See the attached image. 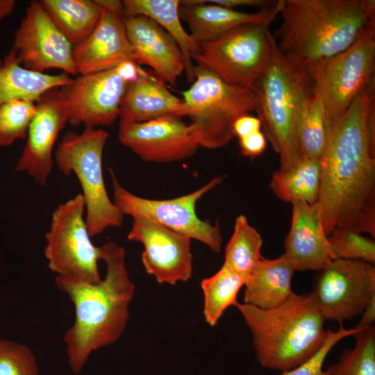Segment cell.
<instances>
[{
	"label": "cell",
	"mask_w": 375,
	"mask_h": 375,
	"mask_svg": "<svg viewBox=\"0 0 375 375\" xmlns=\"http://www.w3.org/2000/svg\"><path fill=\"white\" fill-rule=\"evenodd\" d=\"M262 243L260 234L250 225L247 218L238 215L225 249L224 264L243 278L246 283L251 272L262 258Z\"/></svg>",
	"instance_id": "f1b7e54d"
},
{
	"label": "cell",
	"mask_w": 375,
	"mask_h": 375,
	"mask_svg": "<svg viewBox=\"0 0 375 375\" xmlns=\"http://www.w3.org/2000/svg\"><path fill=\"white\" fill-rule=\"evenodd\" d=\"M244 285V278L224 264L215 274L201 281L203 315L210 326H215L228 307L235 306L238 294Z\"/></svg>",
	"instance_id": "f546056e"
},
{
	"label": "cell",
	"mask_w": 375,
	"mask_h": 375,
	"mask_svg": "<svg viewBox=\"0 0 375 375\" xmlns=\"http://www.w3.org/2000/svg\"><path fill=\"white\" fill-rule=\"evenodd\" d=\"M133 60L150 67L164 83L176 86L185 70L181 49L174 38L151 19L136 15L123 17Z\"/></svg>",
	"instance_id": "ac0fdd59"
},
{
	"label": "cell",
	"mask_w": 375,
	"mask_h": 375,
	"mask_svg": "<svg viewBox=\"0 0 375 375\" xmlns=\"http://www.w3.org/2000/svg\"><path fill=\"white\" fill-rule=\"evenodd\" d=\"M73 48L40 1H31L9 52L22 67L32 72L44 73L50 69H58L67 74H76Z\"/></svg>",
	"instance_id": "4fadbf2b"
},
{
	"label": "cell",
	"mask_w": 375,
	"mask_h": 375,
	"mask_svg": "<svg viewBox=\"0 0 375 375\" xmlns=\"http://www.w3.org/2000/svg\"><path fill=\"white\" fill-rule=\"evenodd\" d=\"M324 320L340 324L361 314L375 296V267L362 260L336 258L319 271L310 293Z\"/></svg>",
	"instance_id": "7c38bea8"
},
{
	"label": "cell",
	"mask_w": 375,
	"mask_h": 375,
	"mask_svg": "<svg viewBox=\"0 0 375 375\" xmlns=\"http://www.w3.org/2000/svg\"><path fill=\"white\" fill-rule=\"evenodd\" d=\"M374 66L375 28L365 31L344 51L303 66L322 99L327 123L338 119L374 81Z\"/></svg>",
	"instance_id": "9c48e42d"
},
{
	"label": "cell",
	"mask_w": 375,
	"mask_h": 375,
	"mask_svg": "<svg viewBox=\"0 0 375 375\" xmlns=\"http://www.w3.org/2000/svg\"><path fill=\"white\" fill-rule=\"evenodd\" d=\"M187 115L183 98L173 94L163 81L144 72L137 81L128 84L120 104L119 118L120 124H130Z\"/></svg>",
	"instance_id": "7402d4cb"
},
{
	"label": "cell",
	"mask_w": 375,
	"mask_h": 375,
	"mask_svg": "<svg viewBox=\"0 0 375 375\" xmlns=\"http://www.w3.org/2000/svg\"><path fill=\"white\" fill-rule=\"evenodd\" d=\"M328 123L320 95L312 88L302 101L297 124L300 158H322L327 141Z\"/></svg>",
	"instance_id": "83f0119b"
},
{
	"label": "cell",
	"mask_w": 375,
	"mask_h": 375,
	"mask_svg": "<svg viewBox=\"0 0 375 375\" xmlns=\"http://www.w3.org/2000/svg\"><path fill=\"white\" fill-rule=\"evenodd\" d=\"M0 375H40L37 360L31 348L0 339Z\"/></svg>",
	"instance_id": "836d02e7"
},
{
	"label": "cell",
	"mask_w": 375,
	"mask_h": 375,
	"mask_svg": "<svg viewBox=\"0 0 375 375\" xmlns=\"http://www.w3.org/2000/svg\"><path fill=\"white\" fill-rule=\"evenodd\" d=\"M15 4V0H0V23L12 13Z\"/></svg>",
	"instance_id": "b9f144b4"
},
{
	"label": "cell",
	"mask_w": 375,
	"mask_h": 375,
	"mask_svg": "<svg viewBox=\"0 0 375 375\" xmlns=\"http://www.w3.org/2000/svg\"><path fill=\"white\" fill-rule=\"evenodd\" d=\"M35 112L32 100L14 99L0 104V145L7 147L26 138Z\"/></svg>",
	"instance_id": "1f68e13d"
},
{
	"label": "cell",
	"mask_w": 375,
	"mask_h": 375,
	"mask_svg": "<svg viewBox=\"0 0 375 375\" xmlns=\"http://www.w3.org/2000/svg\"><path fill=\"white\" fill-rule=\"evenodd\" d=\"M311 88L304 67L289 60L274 39L255 92L258 117L266 139L279 156L280 169H290L301 159L297 142V119Z\"/></svg>",
	"instance_id": "5b68a950"
},
{
	"label": "cell",
	"mask_w": 375,
	"mask_h": 375,
	"mask_svg": "<svg viewBox=\"0 0 375 375\" xmlns=\"http://www.w3.org/2000/svg\"><path fill=\"white\" fill-rule=\"evenodd\" d=\"M179 15L198 43L215 40L232 29L249 23L272 22L281 12L283 0L256 13L238 11L207 2L206 0L180 1Z\"/></svg>",
	"instance_id": "44dd1931"
},
{
	"label": "cell",
	"mask_w": 375,
	"mask_h": 375,
	"mask_svg": "<svg viewBox=\"0 0 375 375\" xmlns=\"http://www.w3.org/2000/svg\"><path fill=\"white\" fill-rule=\"evenodd\" d=\"M261 121L258 117L245 114L239 117L234 122L233 132L234 137L242 138L261 131Z\"/></svg>",
	"instance_id": "8d00e7d4"
},
{
	"label": "cell",
	"mask_w": 375,
	"mask_h": 375,
	"mask_svg": "<svg viewBox=\"0 0 375 375\" xmlns=\"http://www.w3.org/2000/svg\"><path fill=\"white\" fill-rule=\"evenodd\" d=\"M108 138L102 128L85 127L81 133L68 131L54 154L60 171L66 176L74 173L78 179L90 237L108 228H119L124 220V215L108 195L103 179L102 157Z\"/></svg>",
	"instance_id": "52a82bcc"
},
{
	"label": "cell",
	"mask_w": 375,
	"mask_h": 375,
	"mask_svg": "<svg viewBox=\"0 0 375 375\" xmlns=\"http://www.w3.org/2000/svg\"><path fill=\"white\" fill-rule=\"evenodd\" d=\"M43 8L67 40L75 46L93 31L103 9L95 0H40Z\"/></svg>",
	"instance_id": "484cf974"
},
{
	"label": "cell",
	"mask_w": 375,
	"mask_h": 375,
	"mask_svg": "<svg viewBox=\"0 0 375 375\" xmlns=\"http://www.w3.org/2000/svg\"><path fill=\"white\" fill-rule=\"evenodd\" d=\"M375 322V296H374L368 302L362 312H361V319L356 328H367L373 326Z\"/></svg>",
	"instance_id": "ab89813d"
},
{
	"label": "cell",
	"mask_w": 375,
	"mask_h": 375,
	"mask_svg": "<svg viewBox=\"0 0 375 375\" xmlns=\"http://www.w3.org/2000/svg\"><path fill=\"white\" fill-rule=\"evenodd\" d=\"M97 3L103 9L117 11L124 15V6L122 1L119 0H95Z\"/></svg>",
	"instance_id": "60d3db41"
},
{
	"label": "cell",
	"mask_w": 375,
	"mask_h": 375,
	"mask_svg": "<svg viewBox=\"0 0 375 375\" xmlns=\"http://www.w3.org/2000/svg\"><path fill=\"white\" fill-rule=\"evenodd\" d=\"M36 112L16 170L26 172L41 186L46 185L53 165V149L68 122V113L60 88L44 92L35 102Z\"/></svg>",
	"instance_id": "e0dca14e"
},
{
	"label": "cell",
	"mask_w": 375,
	"mask_h": 375,
	"mask_svg": "<svg viewBox=\"0 0 375 375\" xmlns=\"http://www.w3.org/2000/svg\"><path fill=\"white\" fill-rule=\"evenodd\" d=\"M207 2L225 8L235 9L240 6L259 7L265 10L274 6L278 1L271 0H206Z\"/></svg>",
	"instance_id": "f35d334b"
},
{
	"label": "cell",
	"mask_w": 375,
	"mask_h": 375,
	"mask_svg": "<svg viewBox=\"0 0 375 375\" xmlns=\"http://www.w3.org/2000/svg\"><path fill=\"white\" fill-rule=\"evenodd\" d=\"M106 274L92 284L56 276L55 284L73 303L75 319L63 335L68 363L81 372L91 353L117 342L124 333L135 286L130 278L126 251L116 242L101 247Z\"/></svg>",
	"instance_id": "7a4b0ae2"
},
{
	"label": "cell",
	"mask_w": 375,
	"mask_h": 375,
	"mask_svg": "<svg viewBox=\"0 0 375 375\" xmlns=\"http://www.w3.org/2000/svg\"><path fill=\"white\" fill-rule=\"evenodd\" d=\"M240 153L244 156L254 158L261 155L267 145V139L263 132L259 131L239 139Z\"/></svg>",
	"instance_id": "d590c367"
},
{
	"label": "cell",
	"mask_w": 375,
	"mask_h": 375,
	"mask_svg": "<svg viewBox=\"0 0 375 375\" xmlns=\"http://www.w3.org/2000/svg\"><path fill=\"white\" fill-rule=\"evenodd\" d=\"M123 17L136 15L147 17L162 27L178 44L184 62L185 73L188 83L194 81L193 58L200 47L184 29L181 22L178 0H124Z\"/></svg>",
	"instance_id": "cb8c5ba5"
},
{
	"label": "cell",
	"mask_w": 375,
	"mask_h": 375,
	"mask_svg": "<svg viewBox=\"0 0 375 375\" xmlns=\"http://www.w3.org/2000/svg\"><path fill=\"white\" fill-rule=\"evenodd\" d=\"M126 60H133V56L123 14L103 9L101 19L91 34L74 46L76 73L85 75L112 69Z\"/></svg>",
	"instance_id": "ffe728a7"
},
{
	"label": "cell",
	"mask_w": 375,
	"mask_h": 375,
	"mask_svg": "<svg viewBox=\"0 0 375 375\" xmlns=\"http://www.w3.org/2000/svg\"><path fill=\"white\" fill-rule=\"evenodd\" d=\"M128 84L115 69L79 75L60 88L73 126H110L119 118Z\"/></svg>",
	"instance_id": "5bb4252c"
},
{
	"label": "cell",
	"mask_w": 375,
	"mask_h": 375,
	"mask_svg": "<svg viewBox=\"0 0 375 375\" xmlns=\"http://www.w3.org/2000/svg\"><path fill=\"white\" fill-rule=\"evenodd\" d=\"M280 13L274 38L299 66L344 51L375 28L374 0H283Z\"/></svg>",
	"instance_id": "3957f363"
},
{
	"label": "cell",
	"mask_w": 375,
	"mask_h": 375,
	"mask_svg": "<svg viewBox=\"0 0 375 375\" xmlns=\"http://www.w3.org/2000/svg\"><path fill=\"white\" fill-rule=\"evenodd\" d=\"M317 203L327 235L338 228L375 237V92L367 85L328 123Z\"/></svg>",
	"instance_id": "6da1fadb"
},
{
	"label": "cell",
	"mask_w": 375,
	"mask_h": 375,
	"mask_svg": "<svg viewBox=\"0 0 375 375\" xmlns=\"http://www.w3.org/2000/svg\"><path fill=\"white\" fill-rule=\"evenodd\" d=\"M113 202L124 215L142 216L169 230L198 240L219 253L223 238L219 224L199 219L196 204L199 199L219 185L223 177L216 176L199 189L170 199H150L137 196L125 189L110 169Z\"/></svg>",
	"instance_id": "8fae6325"
},
{
	"label": "cell",
	"mask_w": 375,
	"mask_h": 375,
	"mask_svg": "<svg viewBox=\"0 0 375 375\" xmlns=\"http://www.w3.org/2000/svg\"><path fill=\"white\" fill-rule=\"evenodd\" d=\"M72 78L66 73L48 74L22 67L11 53L0 58V104L14 99L37 101L47 90L69 83Z\"/></svg>",
	"instance_id": "d4e9b609"
},
{
	"label": "cell",
	"mask_w": 375,
	"mask_h": 375,
	"mask_svg": "<svg viewBox=\"0 0 375 375\" xmlns=\"http://www.w3.org/2000/svg\"><path fill=\"white\" fill-rule=\"evenodd\" d=\"M294 272L284 253L274 259L262 258L244 285V303L262 309L282 304L294 294L291 288Z\"/></svg>",
	"instance_id": "603a6c76"
},
{
	"label": "cell",
	"mask_w": 375,
	"mask_h": 375,
	"mask_svg": "<svg viewBox=\"0 0 375 375\" xmlns=\"http://www.w3.org/2000/svg\"><path fill=\"white\" fill-rule=\"evenodd\" d=\"M352 349H346L338 361L326 370L327 375H375V328H365L355 335Z\"/></svg>",
	"instance_id": "4dcf8cb0"
},
{
	"label": "cell",
	"mask_w": 375,
	"mask_h": 375,
	"mask_svg": "<svg viewBox=\"0 0 375 375\" xmlns=\"http://www.w3.org/2000/svg\"><path fill=\"white\" fill-rule=\"evenodd\" d=\"M290 231L285 253L295 271H321L335 259L317 203H292Z\"/></svg>",
	"instance_id": "d6986e66"
},
{
	"label": "cell",
	"mask_w": 375,
	"mask_h": 375,
	"mask_svg": "<svg viewBox=\"0 0 375 375\" xmlns=\"http://www.w3.org/2000/svg\"><path fill=\"white\" fill-rule=\"evenodd\" d=\"M321 185L319 159L301 158L292 168L272 173L269 187L281 200L314 204L317 202Z\"/></svg>",
	"instance_id": "4316f807"
},
{
	"label": "cell",
	"mask_w": 375,
	"mask_h": 375,
	"mask_svg": "<svg viewBox=\"0 0 375 375\" xmlns=\"http://www.w3.org/2000/svg\"><path fill=\"white\" fill-rule=\"evenodd\" d=\"M270 23L245 24L215 40L200 43L193 61L226 83L255 92L274 40L269 29Z\"/></svg>",
	"instance_id": "ba28073f"
},
{
	"label": "cell",
	"mask_w": 375,
	"mask_h": 375,
	"mask_svg": "<svg viewBox=\"0 0 375 375\" xmlns=\"http://www.w3.org/2000/svg\"><path fill=\"white\" fill-rule=\"evenodd\" d=\"M114 69L127 84L137 81L145 72L138 63L132 60H124Z\"/></svg>",
	"instance_id": "74e56055"
},
{
	"label": "cell",
	"mask_w": 375,
	"mask_h": 375,
	"mask_svg": "<svg viewBox=\"0 0 375 375\" xmlns=\"http://www.w3.org/2000/svg\"><path fill=\"white\" fill-rule=\"evenodd\" d=\"M118 138L123 145L146 162L182 160L192 156L200 148L189 124L176 116L120 124Z\"/></svg>",
	"instance_id": "2e32d148"
},
{
	"label": "cell",
	"mask_w": 375,
	"mask_h": 375,
	"mask_svg": "<svg viewBox=\"0 0 375 375\" xmlns=\"http://www.w3.org/2000/svg\"><path fill=\"white\" fill-rule=\"evenodd\" d=\"M364 329L365 328H356V326L348 329L344 328L342 324H340L337 331L328 329L327 337L323 345L314 356L300 365L281 372L280 375H327L326 371L323 370V366L331 349L342 339L351 335L354 336Z\"/></svg>",
	"instance_id": "e575fe53"
},
{
	"label": "cell",
	"mask_w": 375,
	"mask_h": 375,
	"mask_svg": "<svg viewBox=\"0 0 375 375\" xmlns=\"http://www.w3.org/2000/svg\"><path fill=\"white\" fill-rule=\"evenodd\" d=\"M336 258L375 262V242L362 233L349 229L338 228L328 235Z\"/></svg>",
	"instance_id": "d6a6232c"
},
{
	"label": "cell",
	"mask_w": 375,
	"mask_h": 375,
	"mask_svg": "<svg viewBox=\"0 0 375 375\" xmlns=\"http://www.w3.org/2000/svg\"><path fill=\"white\" fill-rule=\"evenodd\" d=\"M235 307L251 331L256 358L265 369L283 372L300 365L317 352L328 335L310 293H294L270 309L239 302Z\"/></svg>",
	"instance_id": "277c9868"
},
{
	"label": "cell",
	"mask_w": 375,
	"mask_h": 375,
	"mask_svg": "<svg viewBox=\"0 0 375 375\" xmlns=\"http://www.w3.org/2000/svg\"><path fill=\"white\" fill-rule=\"evenodd\" d=\"M84 213L82 194L57 206L45 235L44 256L56 276L94 284L102 279L98 267L102 252L90 239Z\"/></svg>",
	"instance_id": "30bf717a"
},
{
	"label": "cell",
	"mask_w": 375,
	"mask_h": 375,
	"mask_svg": "<svg viewBox=\"0 0 375 375\" xmlns=\"http://www.w3.org/2000/svg\"><path fill=\"white\" fill-rule=\"evenodd\" d=\"M127 235L144 247L142 262L159 283L188 281L192 274L191 239L142 216H135Z\"/></svg>",
	"instance_id": "9a60e30c"
},
{
	"label": "cell",
	"mask_w": 375,
	"mask_h": 375,
	"mask_svg": "<svg viewBox=\"0 0 375 375\" xmlns=\"http://www.w3.org/2000/svg\"><path fill=\"white\" fill-rule=\"evenodd\" d=\"M194 81L181 92L192 133L199 147L216 149L233 139V126L240 116L256 111V92L231 85L201 67H194Z\"/></svg>",
	"instance_id": "8992f818"
}]
</instances>
